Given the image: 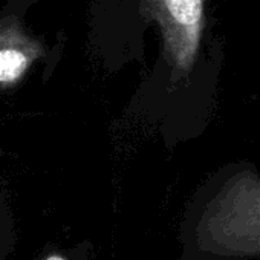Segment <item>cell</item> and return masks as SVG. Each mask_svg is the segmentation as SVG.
Returning a JSON list of instances; mask_svg holds the SVG:
<instances>
[{"mask_svg": "<svg viewBox=\"0 0 260 260\" xmlns=\"http://www.w3.org/2000/svg\"><path fill=\"white\" fill-rule=\"evenodd\" d=\"M29 66V58L20 49H0V83H13L19 80Z\"/></svg>", "mask_w": 260, "mask_h": 260, "instance_id": "3957f363", "label": "cell"}, {"mask_svg": "<svg viewBox=\"0 0 260 260\" xmlns=\"http://www.w3.org/2000/svg\"><path fill=\"white\" fill-rule=\"evenodd\" d=\"M181 260H260V170L230 162L193 191L178 226Z\"/></svg>", "mask_w": 260, "mask_h": 260, "instance_id": "6da1fadb", "label": "cell"}, {"mask_svg": "<svg viewBox=\"0 0 260 260\" xmlns=\"http://www.w3.org/2000/svg\"><path fill=\"white\" fill-rule=\"evenodd\" d=\"M93 245L90 240H83L71 248H57L43 255L42 260H92Z\"/></svg>", "mask_w": 260, "mask_h": 260, "instance_id": "277c9868", "label": "cell"}, {"mask_svg": "<svg viewBox=\"0 0 260 260\" xmlns=\"http://www.w3.org/2000/svg\"><path fill=\"white\" fill-rule=\"evenodd\" d=\"M13 243L11 234H0V260H7Z\"/></svg>", "mask_w": 260, "mask_h": 260, "instance_id": "5b68a950", "label": "cell"}, {"mask_svg": "<svg viewBox=\"0 0 260 260\" xmlns=\"http://www.w3.org/2000/svg\"><path fill=\"white\" fill-rule=\"evenodd\" d=\"M138 8L161 29L162 55L173 80L188 77L201 51L207 0H140Z\"/></svg>", "mask_w": 260, "mask_h": 260, "instance_id": "7a4b0ae2", "label": "cell"}]
</instances>
